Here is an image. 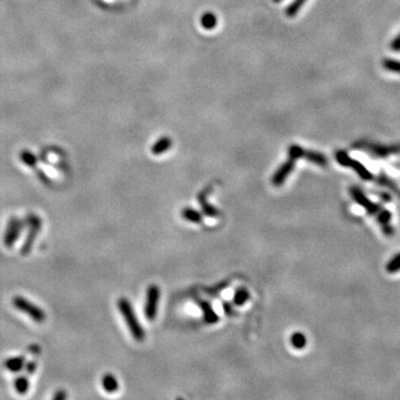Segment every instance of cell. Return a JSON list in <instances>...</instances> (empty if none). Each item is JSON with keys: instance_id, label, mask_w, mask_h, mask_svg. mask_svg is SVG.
Instances as JSON below:
<instances>
[{"instance_id": "obj_17", "label": "cell", "mask_w": 400, "mask_h": 400, "mask_svg": "<svg viewBox=\"0 0 400 400\" xmlns=\"http://www.w3.org/2000/svg\"><path fill=\"white\" fill-rule=\"evenodd\" d=\"M290 343L295 349H303L307 345L306 336L302 333H295L290 336Z\"/></svg>"}, {"instance_id": "obj_19", "label": "cell", "mask_w": 400, "mask_h": 400, "mask_svg": "<svg viewBox=\"0 0 400 400\" xmlns=\"http://www.w3.org/2000/svg\"><path fill=\"white\" fill-rule=\"evenodd\" d=\"M307 0H294L290 5L287 7L286 9V15L288 17H295L298 14V11L300 10L303 5H305Z\"/></svg>"}, {"instance_id": "obj_7", "label": "cell", "mask_w": 400, "mask_h": 400, "mask_svg": "<svg viewBox=\"0 0 400 400\" xmlns=\"http://www.w3.org/2000/svg\"><path fill=\"white\" fill-rule=\"evenodd\" d=\"M295 162L294 159H288L286 163H284L281 166L278 168V170L273 173V176L271 178L272 185L275 186H281L286 181L287 178L291 173V171L294 170L295 168Z\"/></svg>"}, {"instance_id": "obj_27", "label": "cell", "mask_w": 400, "mask_h": 400, "mask_svg": "<svg viewBox=\"0 0 400 400\" xmlns=\"http://www.w3.org/2000/svg\"><path fill=\"white\" fill-rule=\"evenodd\" d=\"M391 49L393 50H395V51H399L400 50V34L399 36L395 39V40L393 41V43H391Z\"/></svg>"}, {"instance_id": "obj_12", "label": "cell", "mask_w": 400, "mask_h": 400, "mask_svg": "<svg viewBox=\"0 0 400 400\" xmlns=\"http://www.w3.org/2000/svg\"><path fill=\"white\" fill-rule=\"evenodd\" d=\"M171 145L172 142L170 138L163 137L155 142V145L151 148V153L154 155H162L164 153H166L168 149H170Z\"/></svg>"}, {"instance_id": "obj_9", "label": "cell", "mask_w": 400, "mask_h": 400, "mask_svg": "<svg viewBox=\"0 0 400 400\" xmlns=\"http://www.w3.org/2000/svg\"><path fill=\"white\" fill-rule=\"evenodd\" d=\"M210 190H211L210 187L205 190H202L201 193L198 195V201L200 203V206H201V210H202L203 215L207 217H210V218H216V217L219 216V211L217 210L215 207L210 206L207 201V196H208V194H209Z\"/></svg>"}, {"instance_id": "obj_25", "label": "cell", "mask_w": 400, "mask_h": 400, "mask_svg": "<svg viewBox=\"0 0 400 400\" xmlns=\"http://www.w3.org/2000/svg\"><path fill=\"white\" fill-rule=\"evenodd\" d=\"M25 367H26V369H27L28 373H30V375H32V373H33L34 371H36V369H37V363H34V362H28L27 364H25Z\"/></svg>"}, {"instance_id": "obj_28", "label": "cell", "mask_w": 400, "mask_h": 400, "mask_svg": "<svg viewBox=\"0 0 400 400\" xmlns=\"http://www.w3.org/2000/svg\"><path fill=\"white\" fill-rule=\"evenodd\" d=\"M272 1H273V2H280L281 0H272Z\"/></svg>"}, {"instance_id": "obj_2", "label": "cell", "mask_w": 400, "mask_h": 400, "mask_svg": "<svg viewBox=\"0 0 400 400\" xmlns=\"http://www.w3.org/2000/svg\"><path fill=\"white\" fill-rule=\"evenodd\" d=\"M12 306L18 311L27 315L29 318H32V320L37 324H42L47 318L46 312L40 307L34 305L30 300L26 299L25 297H21V296H15L12 298Z\"/></svg>"}, {"instance_id": "obj_26", "label": "cell", "mask_w": 400, "mask_h": 400, "mask_svg": "<svg viewBox=\"0 0 400 400\" xmlns=\"http://www.w3.org/2000/svg\"><path fill=\"white\" fill-rule=\"evenodd\" d=\"M226 287H227V282H223V284H219L218 286L216 287V288H211V289H208V295H211L212 293H218V291L225 289Z\"/></svg>"}, {"instance_id": "obj_1", "label": "cell", "mask_w": 400, "mask_h": 400, "mask_svg": "<svg viewBox=\"0 0 400 400\" xmlns=\"http://www.w3.org/2000/svg\"><path fill=\"white\" fill-rule=\"evenodd\" d=\"M117 306H118L120 314L123 316L125 323L127 325L129 332L132 333L134 340H137L139 342L143 341V339H145L146 336L145 330L141 327V325L139 324L136 312H134L129 300L124 297L119 298L118 301H117Z\"/></svg>"}, {"instance_id": "obj_23", "label": "cell", "mask_w": 400, "mask_h": 400, "mask_svg": "<svg viewBox=\"0 0 400 400\" xmlns=\"http://www.w3.org/2000/svg\"><path fill=\"white\" fill-rule=\"evenodd\" d=\"M223 307H224V310L226 312V315H228V316H234V315H236V312H234L233 306L232 302L225 301L223 303Z\"/></svg>"}, {"instance_id": "obj_20", "label": "cell", "mask_w": 400, "mask_h": 400, "mask_svg": "<svg viewBox=\"0 0 400 400\" xmlns=\"http://www.w3.org/2000/svg\"><path fill=\"white\" fill-rule=\"evenodd\" d=\"M303 153H305V149H303V148H301L300 146H298V145L290 146L289 149H288L289 158L294 159V160L302 158L303 157Z\"/></svg>"}, {"instance_id": "obj_5", "label": "cell", "mask_w": 400, "mask_h": 400, "mask_svg": "<svg viewBox=\"0 0 400 400\" xmlns=\"http://www.w3.org/2000/svg\"><path fill=\"white\" fill-rule=\"evenodd\" d=\"M160 296V289L158 286L151 285L147 290V298L145 305V315L148 320L153 321L157 316L158 300Z\"/></svg>"}, {"instance_id": "obj_24", "label": "cell", "mask_w": 400, "mask_h": 400, "mask_svg": "<svg viewBox=\"0 0 400 400\" xmlns=\"http://www.w3.org/2000/svg\"><path fill=\"white\" fill-rule=\"evenodd\" d=\"M67 393L65 390H58V391H56V394L53 396V399L54 400H65V399H67Z\"/></svg>"}, {"instance_id": "obj_11", "label": "cell", "mask_w": 400, "mask_h": 400, "mask_svg": "<svg viewBox=\"0 0 400 400\" xmlns=\"http://www.w3.org/2000/svg\"><path fill=\"white\" fill-rule=\"evenodd\" d=\"M101 386L103 390L108 394H115L119 389V384L117 378L112 373H106L101 379Z\"/></svg>"}, {"instance_id": "obj_16", "label": "cell", "mask_w": 400, "mask_h": 400, "mask_svg": "<svg viewBox=\"0 0 400 400\" xmlns=\"http://www.w3.org/2000/svg\"><path fill=\"white\" fill-rule=\"evenodd\" d=\"M181 216L184 219L195 224H199L202 221V215L200 214L199 211L193 209V208H185V209L181 211Z\"/></svg>"}, {"instance_id": "obj_18", "label": "cell", "mask_w": 400, "mask_h": 400, "mask_svg": "<svg viewBox=\"0 0 400 400\" xmlns=\"http://www.w3.org/2000/svg\"><path fill=\"white\" fill-rule=\"evenodd\" d=\"M200 24L205 29L211 30L216 27L217 25V17L216 15L212 14V12H206L201 16V19H200Z\"/></svg>"}, {"instance_id": "obj_6", "label": "cell", "mask_w": 400, "mask_h": 400, "mask_svg": "<svg viewBox=\"0 0 400 400\" xmlns=\"http://www.w3.org/2000/svg\"><path fill=\"white\" fill-rule=\"evenodd\" d=\"M336 160L337 162L342 165V166H349V167H353L354 170L357 171L360 176H362L364 179H369V177H370V173L368 172V170L366 168H365L362 164L356 162V160L351 159L349 156H348L345 151H337L336 153Z\"/></svg>"}, {"instance_id": "obj_10", "label": "cell", "mask_w": 400, "mask_h": 400, "mask_svg": "<svg viewBox=\"0 0 400 400\" xmlns=\"http://www.w3.org/2000/svg\"><path fill=\"white\" fill-rule=\"evenodd\" d=\"M25 364V357H23V356H17V357L6 359L5 363H3V367L11 372H19L24 369Z\"/></svg>"}, {"instance_id": "obj_13", "label": "cell", "mask_w": 400, "mask_h": 400, "mask_svg": "<svg viewBox=\"0 0 400 400\" xmlns=\"http://www.w3.org/2000/svg\"><path fill=\"white\" fill-rule=\"evenodd\" d=\"M303 157H305L308 162L318 165V166H326V165H327V158H326L323 154L316 153V151L305 150Z\"/></svg>"}, {"instance_id": "obj_15", "label": "cell", "mask_w": 400, "mask_h": 400, "mask_svg": "<svg viewBox=\"0 0 400 400\" xmlns=\"http://www.w3.org/2000/svg\"><path fill=\"white\" fill-rule=\"evenodd\" d=\"M14 387L17 394L26 395L29 390V380L26 376H18L14 380Z\"/></svg>"}, {"instance_id": "obj_21", "label": "cell", "mask_w": 400, "mask_h": 400, "mask_svg": "<svg viewBox=\"0 0 400 400\" xmlns=\"http://www.w3.org/2000/svg\"><path fill=\"white\" fill-rule=\"evenodd\" d=\"M20 159L25 165H27L29 167H33L34 165L37 164V159L34 156L30 153L28 150H24L23 153L20 154Z\"/></svg>"}, {"instance_id": "obj_14", "label": "cell", "mask_w": 400, "mask_h": 400, "mask_svg": "<svg viewBox=\"0 0 400 400\" xmlns=\"http://www.w3.org/2000/svg\"><path fill=\"white\" fill-rule=\"evenodd\" d=\"M249 298H250L249 291H248L245 287H239V288L234 291L233 302V305L236 306H243Z\"/></svg>"}, {"instance_id": "obj_8", "label": "cell", "mask_w": 400, "mask_h": 400, "mask_svg": "<svg viewBox=\"0 0 400 400\" xmlns=\"http://www.w3.org/2000/svg\"><path fill=\"white\" fill-rule=\"evenodd\" d=\"M195 301L197 302V305L200 307V309H201L203 319H205V321L207 324L211 325V324L218 323L219 317H218V315L216 314L215 310L212 309L210 302H208L203 299H200L199 297H196Z\"/></svg>"}, {"instance_id": "obj_22", "label": "cell", "mask_w": 400, "mask_h": 400, "mask_svg": "<svg viewBox=\"0 0 400 400\" xmlns=\"http://www.w3.org/2000/svg\"><path fill=\"white\" fill-rule=\"evenodd\" d=\"M382 66H384V68L387 69V70L400 73V62H398V60L386 59L384 60V63H382Z\"/></svg>"}, {"instance_id": "obj_4", "label": "cell", "mask_w": 400, "mask_h": 400, "mask_svg": "<svg viewBox=\"0 0 400 400\" xmlns=\"http://www.w3.org/2000/svg\"><path fill=\"white\" fill-rule=\"evenodd\" d=\"M25 227V221L18 217H11L8 220L5 234H3V243L7 248H11L18 241L21 233Z\"/></svg>"}, {"instance_id": "obj_3", "label": "cell", "mask_w": 400, "mask_h": 400, "mask_svg": "<svg viewBox=\"0 0 400 400\" xmlns=\"http://www.w3.org/2000/svg\"><path fill=\"white\" fill-rule=\"evenodd\" d=\"M25 224L28 226V233H27V234H26L23 246H21L20 253L23 256H27L30 254V251H32L33 247L34 245V241H36L38 234H39V233H40L42 223H41V219L39 218L37 215L30 214V215H28L27 218H26Z\"/></svg>"}]
</instances>
